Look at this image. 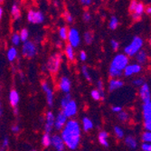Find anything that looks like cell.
<instances>
[{
  "mask_svg": "<svg viewBox=\"0 0 151 151\" xmlns=\"http://www.w3.org/2000/svg\"><path fill=\"white\" fill-rule=\"evenodd\" d=\"M52 144V140H51V136L49 133H45L42 137V145L44 147H49Z\"/></svg>",
  "mask_w": 151,
  "mask_h": 151,
  "instance_id": "obj_30",
  "label": "cell"
},
{
  "mask_svg": "<svg viewBox=\"0 0 151 151\" xmlns=\"http://www.w3.org/2000/svg\"><path fill=\"white\" fill-rule=\"evenodd\" d=\"M119 24V21L117 17H111L109 21V28L111 30H116Z\"/></svg>",
  "mask_w": 151,
  "mask_h": 151,
  "instance_id": "obj_28",
  "label": "cell"
},
{
  "mask_svg": "<svg viewBox=\"0 0 151 151\" xmlns=\"http://www.w3.org/2000/svg\"><path fill=\"white\" fill-rule=\"evenodd\" d=\"M54 117L53 113L52 111H48L45 115V131L46 133H50L52 129H53V125H54Z\"/></svg>",
  "mask_w": 151,
  "mask_h": 151,
  "instance_id": "obj_17",
  "label": "cell"
},
{
  "mask_svg": "<svg viewBox=\"0 0 151 151\" xmlns=\"http://www.w3.org/2000/svg\"><path fill=\"white\" fill-rule=\"evenodd\" d=\"M109 75L111 78H120L123 75V72L109 67Z\"/></svg>",
  "mask_w": 151,
  "mask_h": 151,
  "instance_id": "obj_31",
  "label": "cell"
},
{
  "mask_svg": "<svg viewBox=\"0 0 151 151\" xmlns=\"http://www.w3.org/2000/svg\"><path fill=\"white\" fill-rule=\"evenodd\" d=\"M134 57L136 59V62L138 63H139V64H141V65L146 64L148 62V58H149L147 52L146 50H144L143 48L137 52Z\"/></svg>",
  "mask_w": 151,
  "mask_h": 151,
  "instance_id": "obj_19",
  "label": "cell"
},
{
  "mask_svg": "<svg viewBox=\"0 0 151 151\" xmlns=\"http://www.w3.org/2000/svg\"><path fill=\"white\" fill-rule=\"evenodd\" d=\"M142 121L144 129L151 131V101L144 102L142 105Z\"/></svg>",
  "mask_w": 151,
  "mask_h": 151,
  "instance_id": "obj_6",
  "label": "cell"
},
{
  "mask_svg": "<svg viewBox=\"0 0 151 151\" xmlns=\"http://www.w3.org/2000/svg\"><path fill=\"white\" fill-rule=\"evenodd\" d=\"M64 19L66 20L67 23H69V24L73 22V17L71 15L70 13H68V12L64 13Z\"/></svg>",
  "mask_w": 151,
  "mask_h": 151,
  "instance_id": "obj_42",
  "label": "cell"
},
{
  "mask_svg": "<svg viewBox=\"0 0 151 151\" xmlns=\"http://www.w3.org/2000/svg\"><path fill=\"white\" fill-rule=\"evenodd\" d=\"M64 52H65V55H66L67 59L69 61H73L74 60V51H73V47L71 45H66Z\"/></svg>",
  "mask_w": 151,
  "mask_h": 151,
  "instance_id": "obj_25",
  "label": "cell"
},
{
  "mask_svg": "<svg viewBox=\"0 0 151 151\" xmlns=\"http://www.w3.org/2000/svg\"><path fill=\"white\" fill-rule=\"evenodd\" d=\"M82 129L85 132H88L93 129V122L91 119L84 117L82 119Z\"/></svg>",
  "mask_w": 151,
  "mask_h": 151,
  "instance_id": "obj_24",
  "label": "cell"
},
{
  "mask_svg": "<svg viewBox=\"0 0 151 151\" xmlns=\"http://www.w3.org/2000/svg\"><path fill=\"white\" fill-rule=\"evenodd\" d=\"M2 17H3V9L0 7V20H1Z\"/></svg>",
  "mask_w": 151,
  "mask_h": 151,
  "instance_id": "obj_52",
  "label": "cell"
},
{
  "mask_svg": "<svg viewBox=\"0 0 151 151\" xmlns=\"http://www.w3.org/2000/svg\"><path fill=\"white\" fill-rule=\"evenodd\" d=\"M150 58H151V55H150Z\"/></svg>",
  "mask_w": 151,
  "mask_h": 151,
  "instance_id": "obj_56",
  "label": "cell"
},
{
  "mask_svg": "<svg viewBox=\"0 0 151 151\" xmlns=\"http://www.w3.org/2000/svg\"><path fill=\"white\" fill-rule=\"evenodd\" d=\"M145 82V79L144 77H141V76H138L136 77L132 80V85L136 88H139L140 87L143 83Z\"/></svg>",
  "mask_w": 151,
  "mask_h": 151,
  "instance_id": "obj_33",
  "label": "cell"
},
{
  "mask_svg": "<svg viewBox=\"0 0 151 151\" xmlns=\"http://www.w3.org/2000/svg\"><path fill=\"white\" fill-rule=\"evenodd\" d=\"M82 19H83V21H84V22H86V23L90 22V21H91V14H90L89 12H84L83 17H82Z\"/></svg>",
  "mask_w": 151,
  "mask_h": 151,
  "instance_id": "obj_46",
  "label": "cell"
},
{
  "mask_svg": "<svg viewBox=\"0 0 151 151\" xmlns=\"http://www.w3.org/2000/svg\"><path fill=\"white\" fill-rule=\"evenodd\" d=\"M71 100H72L71 95H70L69 93H66V95L64 96V97H63V98L62 99V101H61V107H62V109H63Z\"/></svg>",
  "mask_w": 151,
  "mask_h": 151,
  "instance_id": "obj_40",
  "label": "cell"
},
{
  "mask_svg": "<svg viewBox=\"0 0 151 151\" xmlns=\"http://www.w3.org/2000/svg\"><path fill=\"white\" fill-rule=\"evenodd\" d=\"M63 112L65 114V116L67 118H72V117H74L77 113V111H78V107H77V103L71 100L69 102H68V104L63 109Z\"/></svg>",
  "mask_w": 151,
  "mask_h": 151,
  "instance_id": "obj_12",
  "label": "cell"
},
{
  "mask_svg": "<svg viewBox=\"0 0 151 151\" xmlns=\"http://www.w3.org/2000/svg\"><path fill=\"white\" fill-rule=\"evenodd\" d=\"M27 20L32 24H42L45 21V15L41 11L30 10L27 14Z\"/></svg>",
  "mask_w": 151,
  "mask_h": 151,
  "instance_id": "obj_10",
  "label": "cell"
},
{
  "mask_svg": "<svg viewBox=\"0 0 151 151\" xmlns=\"http://www.w3.org/2000/svg\"><path fill=\"white\" fill-rule=\"evenodd\" d=\"M51 140H52L51 145L53 147L54 149H56L57 151H63L65 149V144L61 136L54 134L51 137Z\"/></svg>",
  "mask_w": 151,
  "mask_h": 151,
  "instance_id": "obj_14",
  "label": "cell"
},
{
  "mask_svg": "<svg viewBox=\"0 0 151 151\" xmlns=\"http://www.w3.org/2000/svg\"><path fill=\"white\" fill-rule=\"evenodd\" d=\"M130 119V116H129V113L126 111H120L119 112H118V119L122 122V123H125V122H128Z\"/></svg>",
  "mask_w": 151,
  "mask_h": 151,
  "instance_id": "obj_27",
  "label": "cell"
},
{
  "mask_svg": "<svg viewBox=\"0 0 151 151\" xmlns=\"http://www.w3.org/2000/svg\"><path fill=\"white\" fill-rule=\"evenodd\" d=\"M124 86V81L120 78H111L109 81V91L112 92L121 89Z\"/></svg>",
  "mask_w": 151,
  "mask_h": 151,
  "instance_id": "obj_16",
  "label": "cell"
},
{
  "mask_svg": "<svg viewBox=\"0 0 151 151\" xmlns=\"http://www.w3.org/2000/svg\"><path fill=\"white\" fill-rule=\"evenodd\" d=\"M83 38H84V42H85L87 45L92 44V42H93V38H94L93 33H92V32H90V31L85 32L84 35H83Z\"/></svg>",
  "mask_w": 151,
  "mask_h": 151,
  "instance_id": "obj_34",
  "label": "cell"
},
{
  "mask_svg": "<svg viewBox=\"0 0 151 151\" xmlns=\"http://www.w3.org/2000/svg\"><path fill=\"white\" fill-rule=\"evenodd\" d=\"M139 97L143 103L151 101V89L149 84L146 81L140 87H139Z\"/></svg>",
  "mask_w": 151,
  "mask_h": 151,
  "instance_id": "obj_9",
  "label": "cell"
},
{
  "mask_svg": "<svg viewBox=\"0 0 151 151\" xmlns=\"http://www.w3.org/2000/svg\"><path fill=\"white\" fill-rule=\"evenodd\" d=\"M129 11L130 13L132 19L138 22L141 19L145 13V5L141 2L137 1V0H131L129 6Z\"/></svg>",
  "mask_w": 151,
  "mask_h": 151,
  "instance_id": "obj_3",
  "label": "cell"
},
{
  "mask_svg": "<svg viewBox=\"0 0 151 151\" xmlns=\"http://www.w3.org/2000/svg\"><path fill=\"white\" fill-rule=\"evenodd\" d=\"M123 139H124V144L128 148H129L131 150H135L138 148V147H139L138 140H137V139L134 136L129 135L127 137H124Z\"/></svg>",
  "mask_w": 151,
  "mask_h": 151,
  "instance_id": "obj_20",
  "label": "cell"
},
{
  "mask_svg": "<svg viewBox=\"0 0 151 151\" xmlns=\"http://www.w3.org/2000/svg\"><path fill=\"white\" fill-rule=\"evenodd\" d=\"M22 53L23 55L26 58H33L36 55L37 53V47L36 45L32 42V41H25L24 42L23 47H22Z\"/></svg>",
  "mask_w": 151,
  "mask_h": 151,
  "instance_id": "obj_7",
  "label": "cell"
},
{
  "mask_svg": "<svg viewBox=\"0 0 151 151\" xmlns=\"http://www.w3.org/2000/svg\"><path fill=\"white\" fill-rule=\"evenodd\" d=\"M69 45H71L73 48L78 47L81 43V37L79 35V32L75 28H71L68 31V37H67Z\"/></svg>",
  "mask_w": 151,
  "mask_h": 151,
  "instance_id": "obj_11",
  "label": "cell"
},
{
  "mask_svg": "<svg viewBox=\"0 0 151 151\" xmlns=\"http://www.w3.org/2000/svg\"><path fill=\"white\" fill-rule=\"evenodd\" d=\"M141 140H142V142H149V143H151V131L145 130L141 134Z\"/></svg>",
  "mask_w": 151,
  "mask_h": 151,
  "instance_id": "obj_37",
  "label": "cell"
},
{
  "mask_svg": "<svg viewBox=\"0 0 151 151\" xmlns=\"http://www.w3.org/2000/svg\"><path fill=\"white\" fill-rule=\"evenodd\" d=\"M113 132L116 136V138L119 139H122L125 137V131L121 127L119 126H115L113 129Z\"/></svg>",
  "mask_w": 151,
  "mask_h": 151,
  "instance_id": "obj_29",
  "label": "cell"
},
{
  "mask_svg": "<svg viewBox=\"0 0 151 151\" xmlns=\"http://www.w3.org/2000/svg\"><path fill=\"white\" fill-rule=\"evenodd\" d=\"M96 86H97V89L101 91V92H104V84H103V81L101 80H99L97 81V84H96Z\"/></svg>",
  "mask_w": 151,
  "mask_h": 151,
  "instance_id": "obj_45",
  "label": "cell"
},
{
  "mask_svg": "<svg viewBox=\"0 0 151 151\" xmlns=\"http://www.w3.org/2000/svg\"><path fill=\"white\" fill-rule=\"evenodd\" d=\"M141 149L143 151H151V143L143 142L142 145H141Z\"/></svg>",
  "mask_w": 151,
  "mask_h": 151,
  "instance_id": "obj_43",
  "label": "cell"
},
{
  "mask_svg": "<svg viewBox=\"0 0 151 151\" xmlns=\"http://www.w3.org/2000/svg\"><path fill=\"white\" fill-rule=\"evenodd\" d=\"M109 133H108L107 131H105V130L100 131V133H99V135H98V139H99L100 144H101L102 147H106V148H108V147H109Z\"/></svg>",
  "mask_w": 151,
  "mask_h": 151,
  "instance_id": "obj_21",
  "label": "cell"
},
{
  "mask_svg": "<svg viewBox=\"0 0 151 151\" xmlns=\"http://www.w3.org/2000/svg\"><path fill=\"white\" fill-rule=\"evenodd\" d=\"M11 15H12V17H13L14 18H15L16 20L18 19V18H20V17H21V13H20L19 6H18L17 4L13 5V6H12V8H11Z\"/></svg>",
  "mask_w": 151,
  "mask_h": 151,
  "instance_id": "obj_32",
  "label": "cell"
},
{
  "mask_svg": "<svg viewBox=\"0 0 151 151\" xmlns=\"http://www.w3.org/2000/svg\"><path fill=\"white\" fill-rule=\"evenodd\" d=\"M79 58L81 62H85L87 60V53L84 51H81L79 54Z\"/></svg>",
  "mask_w": 151,
  "mask_h": 151,
  "instance_id": "obj_47",
  "label": "cell"
},
{
  "mask_svg": "<svg viewBox=\"0 0 151 151\" xmlns=\"http://www.w3.org/2000/svg\"><path fill=\"white\" fill-rule=\"evenodd\" d=\"M11 130L13 133H18V132H20V127L18 125H14L11 128Z\"/></svg>",
  "mask_w": 151,
  "mask_h": 151,
  "instance_id": "obj_50",
  "label": "cell"
},
{
  "mask_svg": "<svg viewBox=\"0 0 151 151\" xmlns=\"http://www.w3.org/2000/svg\"><path fill=\"white\" fill-rule=\"evenodd\" d=\"M144 46V40L142 37L137 35L132 38L130 43L124 47V53L130 58L134 57L135 54L139 50H141Z\"/></svg>",
  "mask_w": 151,
  "mask_h": 151,
  "instance_id": "obj_2",
  "label": "cell"
},
{
  "mask_svg": "<svg viewBox=\"0 0 151 151\" xmlns=\"http://www.w3.org/2000/svg\"><path fill=\"white\" fill-rule=\"evenodd\" d=\"M143 71V65L138 63H129L125 69L123 70V75L125 77H132L137 74H140Z\"/></svg>",
  "mask_w": 151,
  "mask_h": 151,
  "instance_id": "obj_8",
  "label": "cell"
},
{
  "mask_svg": "<svg viewBox=\"0 0 151 151\" xmlns=\"http://www.w3.org/2000/svg\"><path fill=\"white\" fill-rule=\"evenodd\" d=\"M9 146V139H8V137H5L3 141H2V147L0 148L1 150H4L6 148H7Z\"/></svg>",
  "mask_w": 151,
  "mask_h": 151,
  "instance_id": "obj_44",
  "label": "cell"
},
{
  "mask_svg": "<svg viewBox=\"0 0 151 151\" xmlns=\"http://www.w3.org/2000/svg\"><path fill=\"white\" fill-rule=\"evenodd\" d=\"M129 63V57L123 53H118L113 57V59L111 60V65L109 67L114 68V69H117L119 71L123 72V70L125 69V67Z\"/></svg>",
  "mask_w": 151,
  "mask_h": 151,
  "instance_id": "obj_5",
  "label": "cell"
},
{
  "mask_svg": "<svg viewBox=\"0 0 151 151\" xmlns=\"http://www.w3.org/2000/svg\"><path fill=\"white\" fill-rule=\"evenodd\" d=\"M145 13L147 16H151V6H147L145 7Z\"/></svg>",
  "mask_w": 151,
  "mask_h": 151,
  "instance_id": "obj_51",
  "label": "cell"
},
{
  "mask_svg": "<svg viewBox=\"0 0 151 151\" xmlns=\"http://www.w3.org/2000/svg\"><path fill=\"white\" fill-rule=\"evenodd\" d=\"M80 2L82 6H89L90 5L92 4L93 0H80Z\"/></svg>",
  "mask_w": 151,
  "mask_h": 151,
  "instance_id": "obj_48",
  "label": "cell"
},
{
  "mask_svg": "<svg viewBox=\"0 0 151 151\" xmlns=\"http://www.w3.org/2000/svg\"><path fill=\"white\" fill-rule=\"evenodd\" d=\"M11 42H12L13 45H16V46L19 45V44H20V42H21L20 35H19L18 34L15 33V34H14V35H12V37H11Z\"/></svg>",
  "mask_w": 151,
  "mask_h": 151,
  "instance_id": "obj_39",
  "label": "cell"
},
{
  "mask_svg": "<svg viewBox=\"0 0 151 151\" xmlns=\"http://www.w3.org/2000/svg\"><path fill=\"white\" fill-rule=\"evenodd\" d=\"M91 98L96 101H101V100L105 99V93L100 91L98 89L92 90L91 92Z\"/></svg>",
  "mask_w": 151,
  "mask_h": 151,
  "instance_id": "obj_23",
  "label": "cell"
},
{
  "mask_svg": "<svg viewBox=\"0 0 151 151\" xmlns=\"http://www.w3.org/2000/svg\"><path fill=\"white\" fill-rule=\"evenodd\" d=\"M59 88L63 92L69 93L71 91V88H72V83H71L70 79L66 76L62 77L59 81Z\"/></svg>",
  "mask_w": 151,
  "mask_h": 151,
  "instance_id": "obj_18",
  "label": "cell"
},
{
  "mask_svg": "<svg viewBox=\"0 0 151 151\" xmlns=\"http://www.w3.org/2000/svg\"><path fill=\"white\" fill-rule=\"evenodd\" d=\"M42 89L44 91V92L45 93V97H46V101L48 103L49 107H52L53 105V91L51 89L49 83L45 81L42 82Z\"/></svg>",
  "mask_w": 151,
  "mask_h": 151,
  "instance_id": "obj_13",
  "label": "cell"
},
{
  "mask_svg": "<svg viewBox=\"0 0 151 151\" xmlns=\"http://www.w3.org/2000/svg\"><path fill=\"white\" fill-rule=\"evenodd\" d=\"M17 54H18L17 50L15 47H11V48H9L8 51H7V54H6L8 61H9V62H14V61H15V60L17 59Z\"/></svg>",
  "mask_w": 151,
  "mask_h": 151,
  "instance_id": "obj_26",
  "label": "cell"
},
{
  "mask_svg": "<svg viewBox=\"0 0 151 151\" xmlns=\"http://www.w3.org/2000/svg\"><path fill=\"white\" fill-rule=\"evenodd\" d=\"M19 93L17 92V91L16 90H11L9 92V102L11 104V106L13 108L17 107L18 103H19Z\"/></svg>",
  "mask_w": 151,
  "mask_h": 151,
  "instance_id": "obj_22",
  "label": "cell"
},
{
  "mask_svg": "<svg viewBox=\"0 0 151 151\" xmlns=\"http://www.w3.org/2000/svg\"><path fill=\"white\" fill-rule=\"evenodd\" d=\"M148 42H149V45H150V46H151V35H150V37H149V40H148Z\"/></svg>",
  "mask_w": 151,
  "mask_h": 151,
  "instance_id": "obj_54",
  "label": "cell"
},
{
  "mask_svg": "<svg viewBox=\"0 0 151 151\" xmlns=\"http://www.w3.org/2000/svg\"><path fill=\"white\" fill-rule=\"evenodd\" d=\"M62 54L59 52L56 53H53L52 56L49 57L47 63H46V70L52 73V74H56L59 70H60V67H61V63H62Z\"/></svg>",
  "mask_w": 151,
  "mask_h": 151,
  "instance_id": "obj_4",
  "label": "cell"
},
{
  "mask_svg": "<svg viewBox=\"0 0 151 151\" xmlns=\"http://www.w3.org/2000/svg\"><path fill=\"white\" fill-rule=\"evenodd\" d=\"M3 1H4V0H0V3H3Z\"/></svg>",
  "mask_w": 151,
  "mask_h": 151,
  "instance_id": "obj_55",
  "label": "cell"
},
{
  "mask_svg": "<svg viewBox=\"0 0 151 151\" xmlns=\"http://www.w3.org/2000/svg\"><path fill=\"white\" fill-rule=\"evenodd\" d=\"M2 114V109H1V104H0V116Z\"/></svg>",
  "mask_w": 151,
  "mask_h": 151,
  "instance_id": "obj_53",
  "label": "cell"
},
{
  "mask_svg": "<svg viewBox=\"0 0 151 151\" xmlns=\"http://www.w3.org/2000/svg\"><path fill=\"white\" fill-rule=\"evenodd\" d=\"M59 36H60L61 40H63V41L67 40V37H68V29H67V27H65V26L60 27V28H59Z\"/></svg>",
  "mask_w": 151,
  "mask_h": 151,
  "instance_id": "obj_36",
  "label": "cell"
},
{
  "mask_svg": "<svg viewBox=\"0 0 151 151\" xmlns=\"http://www.w3.org/2000/svg\"><path fill=\"white\" fill-rule=\"evenodd\" d=\"M19 35H20V39H21L22 42H23V43H24V42H25V41L28 40V37H29V33H28V30L25 29V28L22 29V30L20 31V34H19Z\"/></svg>",
  "mask_w": 151,
  "mask_h": 151,
  "instance_id": "obj_38",
  "label": "cell"
},
{
  "mask_svg": "<svg viewBox=\"0 0 151 151\" xmlns=\"http://www.w3.org/2000/svg\"><path fill=\"white\" fill-rule=\"evenodd\" d=\"M111 111H112L114 113H118V112H119L120 111H122V107H121V106H119V105L113 106V107L111 108Z\"/></svg>",
  "mask_w": 151,
  "mask_h": 151,
  "instance_id": "obj_49",
  "label": "cell"
},
{
  "mask_svg": "<svg viewBox=\"0 0 151 151\" xmlns=\"http://www.w3.org/2000/svg\"><path fill=\"white\" fill-rule=\"evenodd\" d=\"M67 117L65 116V114L61 111L58 113V115L54 119V125L53 128L56 130H62V129L63 128V126L65 125V123L67 121Z\"/></svg>",
  "mask_w": 151,
  "mask_h": 151,
  "instance_id": "obj_15",
  "label": "cell"
},
{
  "mask_svg": "<svg viewBox=\"0 0 151 151\" xmlns=\"http://www.w3.org/2000/svg\"><path fill=\"white\" fill-rule=\"evenodd\" d=\"M109 45H111V49L113 51H118L119 48V42H118L117 40H114V39L111 40Z\"/></svg>",
  "mask_w": 151,
  "mask_h": 151,
  "instance_id": "obj_41",
  "label": "cell"
},
{
  "mask_svg": "<svg viewBox=\"0 0 151 151\" xmlns=\"http://www.w3.org/2000/svg\"><path fill=\"white\" fill-rule=\"evenodd\" d=\"M61 137L65 147L71 150L76 149L81 142V128L79 122L75 119L67 120L62 129Z\"/></svg>",
  "mask_w": 151,
  "mask_h": 151,
  "instance_id": "obj_1",
  "label": "cell"
},
{
  "mask_svg": "<svg viewBox=\"0 0 151 151\" xmlns=\"http://www.w3.org/2000/svg\"><path fill=\"white\" fill-rule=\"evenodd\" d=\"M81 73L83 75V77L88 81H91V73L89 71V68L86 65H83L81 67Z\"/></svg>",
  "mask_w": 151,
  "mask_h": 151,
  "instance_id": "obj_35",
  "label": "cell"
}]
</instances>
